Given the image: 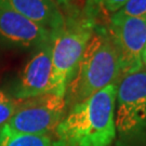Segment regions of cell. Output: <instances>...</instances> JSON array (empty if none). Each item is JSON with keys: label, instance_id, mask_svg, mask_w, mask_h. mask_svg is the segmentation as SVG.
<instances>
[{"label": "cell", "instance_id": "obj_15", "mask_svg": "<svg viewBox=\"0 0 146 146\" xmlns=\"http://www.w3.org/2000/svg\"><path fill=\"white\" fill-rule=\"evenodd\" d=\"M142 63H143V66L146 67V46L143 50V53H142Z\"/></svg>", "mask_w": 146, "mask_h": 146}, {"label": "cell", "instance_id": "obj_4", "mask_svg": "<svg viewBox=\"0 0 146 146\" xmlns=\"http://www.w3.org/2000/svg\"><path fill=\"white\" fill-rule=\"evenodd\" d=\"M88 19L65 22L52 40V77L50 93L64 96L84 49L94 31Z\"/></svg>", "mask_w": 146, "mask_h": 146}, {"label": "cell", "instance_id": "obj_12", "mask_svg": "<svg viewBox=\"0 0 146 146\" xmlns=\"http://www.w3.org/2000/svg\"><path fill=\"white\" fill-rule=\"evenodd\" d=\"M116 13L132 17H146V0H129Z\"/></svg>", "mask_w": 146, "mask_h": 146}, {"label": "cell", "instance_id": "obj_6", "mask_svg": "<svg viewBox=\"0 0 146 146\" xmlns=\"http://www.w3.org/2000/svg\"><path fill=\"white\" fill-rule=\"evenodd\" d=\"M108 33L119 56L122 76L141 70L142 53L146 46V17L114 13Z\"/></svg>", "mask_w": 146, "mask_h": 146}, {"label": "cell", "instance_id": "obj_7", "mask_svg": "<svg viewBox=\"0 0 146 146\" xmlns=\"http://www.w3.org/2000/svg\"><path fill=\"white\" fill-rule=\"evenodd\" d=\"M55 33L16 12L0 8V43L5 47L37 50L52 42Z\"/></svg>", "mask_w": 146, "mask_h": 146}, {"label": "cell", "instance_id": "obj_16", "mask_svg": "<svg viewBox=\"0 0 146 146\" xmlns=\"http://www.w3.org/2000/svg\"><path fill=\"white\" fill-rule=\"evenodd\" d=\"M91 1L96 5H102V2H103V0H91Z\"/></svg>", "mask_w": 146, "mask_h": 146}, {"label": "cell", "instance_id": "obj_1", "mask_svg": "<svg viewBox=\"0 0 146 146\" xmlns=\"http://www.w3.org/2000/svg\"><path fill=\"white\" fill-rule=\"evenodd\" d=\"M118 84L98 91L70 107L55 130L54 146H111L117 139L115 108Z\"/></svg>", "mask_w": 146, "mask_h": 146}, {"label": "cell", "instance_id": "obj_13", "mask_svg": "<svg viewBox=\"0 0 146 146\" xmlns=\"http://www.w3.org/2000/svg\"><path fill=\"white\" fill-rule=\"evenodd\" d=\"M129 0H103L102 5L105 8V10L114 14L123 7Z\"/></svg>", "mask_w": 146, "mask_h": 146}, {"label": "cell", "instance_id": "obj_2", "mask_svg": "<svg viewBox=\"0 0 146 146\" xmlns=\"http://www.w3.org/2000/svg\"><path fill=\"white\" fill-rule=\"evenodd\" d=\"M122 77L118 53L108 29L94 27L77 68L66 88L65 100L70 107Z\"/></svg>", "mask_w": 146, "mask_h": 146}, {"label": "cell", "instance_id": "obj_14", "mask_svg": "<svg viewBox=\"0 0 146 146\" xmlns=\"http://www.w3.org/2000/svg\"><path fill=\"white\" fill-rule=\"evenodd\" d=\"M52 1H54L56 5L60 7V5H68V3H70L73 0H52Z\"/></svg>", "mask_w": 146, "mask_h": 146}, {"label": "cell", "instance_id": "obj_9", "mask_svg": "<svg viewBox=\"0 0 146 146\" xmlns=\"http://www.w3.org/2000/svg\"><path fill=\"white\" fill-rule=\"evenodd\" d=\"M0 8L16 12L53 31L62 29L66 19L52 0H0Z\"/></svg>", "mask_w": 146, "mask_h": 146}, {"label": "cell", "instance_id": "obj_11", "mask_svg": "<svg viewBox=\"0 0 146 146\" xmlns=\"http://www.w3.org/2000/svg\"><path fill=\"white\" fill-rule=\"evenodd\" d=\"M17 100L0 90V130L11 119L16 110Z\"/></svg>", "mask_w": 146, "mask_h": 146}, {"label": "cell", "instance_id": "obj_10", "mask_svg": "<svg viewBox=\"0 0 146 146\" xmlns=\"http://www.w3.org/2000/svg\"><path fill=\"white\" fill-rule=\"evenodd\" d=\"M0 146H54V141L49 135L0 133Z\"/></svg>", "mask_w": 146, "mask_h": 146}, {"label": "cell", "instance_id": "obj_8", "mask_svg": "<svg viewBox=\"0 0 146 146\" xmlns=\"http://www.w3.org/2000/svg\"><path fill=\"white\" fill-rule=\"evenodd\" d=\"M52 77V42L37 49L20 72L12 90L16 100L50 93Z\"/></svg>", "mask_w": 146, "mask_h": 146}, {"label": "cell", "instance_id": "obj_3", "mask_svg": "<svg viewBox=\"0 0 146 146\" xmlns=\"http://www.w3.org/2000/svg\"><path fill=\"white\" fill-rule=\"evenodd\" d=\"M115 125L119 143L146 140V70L122 76L118 82Z\"/></svg>", "mask_w": 146, "mask_h": 146}, {"label": "cell", "instance_id": "obj_5", "mask_svg": "<svg viewBox=\"0 0 146 146\" xmlns=\"http://www.w3.org/2000/svg\"><path fill=\"white\" fill-rule=\"evenodd\" d=\"M66 100L53 93H46L26 100H17L16 110L0 133H23L49 135L55 132L65 118Z\"/></svg>", "mask_w": 146, "mask_h": 146}]
</instances>
